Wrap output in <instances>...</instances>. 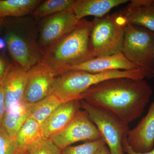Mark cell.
Instances as JSON below:
<instances>
[{
    "label": "cell",
    "mask_w": 154,
    "mask_h": 154,
    "mask_svg": "<svg viewBox=\"0 0 154 154\" xmlns=\"http://www.w3.org/2000/svg\"><path fill=\"white\" fill-rule=\"evenodd\" d=\"M122 147L125 153L127 154H154V147L150 151L143 153H137L134 151L128 143L126 140V137L123 139V141H122Z\"/></svg>",
    "instance_id": "cell-27"
},
{
    "label": "cell",
    "mask_w": 154,
    "mask_h": 154,
    "mask_svg": "<svg viewBox=\"0 0 154 154\" xmlns=\"http://www.w3.org/2000/svg\"><path fill=\"white\" fill-rule=\"evenodd\" d=\"M28 79V71L14 62L9 65L1 85L5 99L6 110L23 103V96Z\"/></svg>",
    "instance_id": "cell-11"
},
{
    "label": "cell",
    "mask_w": 154,
    "mask_h": 154,
    "mask_svg": "<svg viewBox=\"0 0 154 154\" xmlns=\"http://www.w3.org/2000/svg\"><path fill=\"white\" fill-rule=\"evenodd\" d=\"M94 154H111L107 146L104 145L100 148Z\"/></svg>",
    "instance_id": "cell-29"
},
{
    "label": "cell",
    "mask_w": 154,
    "mask_h": 154,
    "mask_svg": "<svg viewBox=\"0 0 154 154\" xmlns=\"http://www.w3.org/2000/svg\"><path fill=\"white\" fill-rule=\"evenodd\" d=\"M62 102L55 96L51 94L39 102L28 105L30 117L42 125L48 117Z\"/></svg>",
    "instance_id": "cell-20"
},
{
    "label": "cell",
    "mask_w": 154,
    "mask_h": 154,
    "mask_svg": "<svg viewBox=\"0 0 154 154\" xmlns=\"http://www.w3.org/2000/svg\"><path fill=\"white\" fill-rule=\"evenodd\" d=\"M13 18L4 22L7 48L14 62L28 71L42 60L36 23L27 16Z\"/></svg>",
    "instance_id": "cell-3"
},
{
    "label": "cell",
    "mask_w": 154,
    "mask_h": 154,
    "mask_svg": "<svg viewBox=\"0 0 154 154\" xmlns=\"http://www.w3.org/2000/svg\"><path fill=\"white\" fill-rule=\"evenodd\" d=\"M80 99L62 102L42 125L45 138L61 130L81 110Z\"/></svg>",
    "instance_id": "cell-14"
},
{
    "label": "cell",
    "mask_w": 154,
    "mask_h": 154,
    "mask_svg": "<svg viewBox=\"0 0 154 154\" xmlns=\"http://www.w3.org/2000/svg\"><path fill=\"white\" fill-rule=\"evenodd\" d=\"M106 144L101 138L96 140L88 141L77 146H69L61 149L60 154H94L101 147Z\"/></svg>",
    "instance_id": "cell-23"
},
{
    "label": "cell",
    "mask_w": 154,
    "mask_h": 154,
    "mask_svg": "<svg viewBox=\"0 0 154 154\" xmlns=\"http://www.w3.org/2000/svg\"><path fill=\"white\" fill-rule=\"evenodd\" d=\"M92 21H79L70 33L42 53V60L54 75L93 58L90 48Z\"/></svg>",
    "instance_id": "cell-2"
},
{
    "label": "cell",
    "mask_w": 154,
    "mask_h": 154,
    "mask_svg": "<svg viewBox=\"0 0 154 154\" xmlns=\"http://www.w3.org/2000/svg\"></svg>",
    "instance_id": "cell-31"
},
{
    "label": "cell",
    "mask_w": 154,
    "mask_h": 154,
    "mask_svg": "<svg viewBox=\"0 0 154 154\" xmlns=\"http://www.w3.org/2000/svg\"><path fill=\"white\" fill-rule=\"evenodd\" d=\"M40 0H0V18L30 15L42 2Z\"/></svg>",
    "instance_id": "cell-18"
},
{
    "label": "cell",
    "mask_w": 154,
    "mask_h": 154,
    "mask_svg": "<svg viewBox=\"0 0 154 154\" xmlns=\"http://www.w3.org/2000/svg\"><path fill=\"white\" fill-rule=\"evenodd\" d=\"M49 138L62 149L78 142L91 141L102 137L88 113L81 110L67 125Z\"/></svg>",
    "instance_id": "cell-9"
},
{
    "label": "cell",
    "mask_w": 154,
    "mask_h": 154,
    "mask_svg": "<svg viewBox=\"0 0 154 154\" xmlns=\"http://www.w3.org/2000/svg\"><path fill=\"white\" fill-rule=\"evenodd\" d=\"M90 48L94 57L122 53L127 22L119 12L92 21Z\"/></svg>",
    "instance_id": "cell-5"
},
{
    "label": "cell",
    "mask_w": 154,
    "mask_h": 154,
    "mask_svg": "<svg viewBox=\"0 0 154 154\" xmlns=\"http://www.w3.org/2000/svg\"><path fill=\"white\" fill-rule=\"evenodd\" d=\"M10 64L5 56L0 53V85L5 78Z\"/></svg>",
    "instance_id": "cell-25"
},
{
    "label": "cell",
    "mask_w": 154,
    "mask_h": 154,
    "mask_svg": "<svg viewBox=\"0 0 154 154\" xmlns=\"http://www.w3.org/2000/svg\"><path fill=\"white\" fill-rule=\"evenodd\" d=\"M154 32L127 23L125 30L122 53L142 69L146 78L154 77Z\"/></svg>",
    "instance_id": "cell-6"
},
{
    "label": "cell",
    "mask_w": 154,
    "mask_h": 154,
    "mask_svg": "<svg viewBox=\"0 0 154 154\" xmlns=\"http://www.w3.org/2000/svg\"><path fill=\"white\" fill-rule=\"evenodd\" d=\"M152 94L144 79L116 78L92 86L81 99L107 109L129 125L142 115Z\"/></svg>",
    "instance_id": "cell-1"
},
{
    "label": "cell",
    "mask_w": 154,
    "mask_h": 154,
    "mask_svg": "<svg viewBox=\"0 0 154 154\" xmlns=\"http://www.w3.org/2000/svg\"><path fill=\"white\" fill-rule=\"evenodd\" d=\"M126 140L131 148L143 153L154 147V99L148 113L136 126L128 130Z\"/></svg>",
    "instance_id": "cell-12"
},
{
    "label": "cell",
    "mask_w": 154,
    "mask_h": 154,
    "mask_svg": "<svg viewBox=\"0 0 154 154\" xmlns=\"http://www.w3.org/2000/svg\"><path fill=\"white\" fill-rule=\"evenodd\" d=\"M60 151L50 138H44L28 148L27 154H60Z\"/></svg>",
    "instance_id": "cell-24"
},
{
    "label": "cell",
    "mask_w": 154,
    "mask_h": 154,
    "mask_svg": "<svg viewBox=\"0 0 154 154\" xmlns=\"http://www.w3.org/2000/svg\"><path fill=\"white\" fill-rule=\"evenodd\" d=\"M120 78L143 80L146 78V75L142 69L99 73L69 71L55 77L52 94L57 96L62 102L81 99L82 94L92 86L106 80Z\"/></svg>",
    "instance_id": "cell-4"
},
{
    "label": "cell",
    "mask_w": 154,
    "mask_h": 154,
    "mask_svg": "<svg viewBox=\"0 0 154 154\" xmlns=\"http://www.w3.org/2000/svg\"><path fill=\"white\" fill-rule=\"evenodd\" d=\"M81 108L85 110L91 121L97 127L111 154H125L122 141L129 130L114 113L107 109L80 99Z\"/></svg>",
    "instance_id": "cell-7"
},
{
    "label": "cell",
    "mask_w": 154,
    "mask_h": 154,
    "mask_svg": "<svg viewBox=\"0 0 154 154\" xmlns=\"http://www.w3.org/2000/svg\"><path fill=\"white\" fill-rule=\"evenodd\" d=\"M75 0H47L34 9L30 15L36 19H42L71 8Z\"/></svg>",
    "instance_id": "cell-21"
},
{
    "label": "cell",
    "mask_w": 154,
    "mask_h": 154,
    "mask_svg": "<svg viewBox=\"0 0 154 154\" xmlns=\"http://www.w3.org/2000/svg\"><path fill=\"white\" fill-rule=\"evenodd\" d=\"M55 78L43 61L31 68L28 71L23 103L33 105L51 95Z\"/></svg>",
    "instance_id": "cell-10"
},
{
    "label": "cell",
    "mask_w": 154,
    "mask_h": 154,
    "mask_svg": "<svg viewBox=\"0 0 154 154\" xmlns=\"http://www.w3.org/2000/svg\"><path fill=\"white\" fill-rule=\"evenodd\" d=\"M44 138L41 125L29 117L21 127L15 139L19 146L28 149Z\"/></svg>",
    "instance_id": "cell-19"
},
{
    "label": "cell",
    "mask_w": 154,
    "mask_h": 154,
    "mask_svg": "<svg viewBox=\"0 0 154 154\" xmlns=\"http://www.w3.org/2000/svg\"><path fill=\"white\" fill-rule=\"evenodd\" d=\"M129 2L128 0H75L72 8L77 19L79 21L88 16L102 18L113 8Z\"/></svg>",
    "instance_id": "cell-16"
},
{
    "label": "cell",
    "mask_w": 154,
    "mask_h": 154,
    "mask_svg": "<svg viewBox=\"0 0 154 154\" xmlns=\"http://www.w3.org/2000/svg\"><path fill=\"white\" fill-rule=\"evenodd\" d=\"M127 23L154 32V0H132L119 11Z\"/></svg>",
    "instance_id": "cell-15"
},
{
    "label": "cell",
    "mask_w": 154,
    "mask_h": 154,
    "mask_svg": "<svg viewBox=\"0 0 154 154\" xmlns=\"http://www.w3.org/2000/svg\"><path fill=\"white\" fill-rule=\"evenodd\" d=\"M28 150L19 146L0 125V154H27Z\"/></svg>",
    "instance_id": "cell-22"
},
{
    "label": "cell",
    "mask_w": 154,
    "mask_h": 154,
    "mask_svg": "<svg viewBox=\"0 0 154 154\" xmlns=\"http://www.w3.org/2000/svg\"><path fill=\"white\" fill-rule=\"evenodd\" d=\"M79 22L72 7L42 19L38 31L42 53L70 33Z\"/></svg>",
    "instance_id": "cell-8"
},
{
    "label": "cell",
    "mask_w": 154,
    "mask_h": 154,
    "mask_svg": "<svg viewBox=\"0 0 154 154\" xmlns=\"http://www.w3.org/2000/svg\"><path fill=\"white\" fill-rule=\"evenodd\" d=\"M6 105L5 94L2 85H0V125L5 113Z\"/></svg>",
    "instance_id": "cell-26"
},
{
    "label": "cell",
    "mask_w": 154,
    "mask_h": 154,
    "mask_svg": "<svg viewBox=\"0 0 154 154\" xmlns=\"http://www.w3.org/2000/svg\"><path fill=\"white\" fill-rule=\"evenodd\" d=\"M5 19V18H0V29L2 28V26L4 25Z\"/></svg>",
    "instance_id": "cell-30"
},
{
    "label": "cell",
    "mask_w": 154,
    "mask_h": 154,
    "mask_svg": "<svg viewBox=\"0 0 154 154\" xmlns=\"http://www.w3.org/2000/svg\"><path fill=\"white\" fill-rule=\"evenodd\" d=\"M30 117L28 105L21 103L6 111L1 125L11 137L15 139L21 127Z\"/></svg>",
    "instance_id": "cell-17"
},
{
    "label": "cell",
    "mask_w": 154,
    "mask_h": 154,
    "mask_svg": "<svg viewBox=\"0 0 154 154\" xmlns=\"http://www.w3.org/2000/svg\"><path fill=\"white\" fill-rule=\"evenodd\" d=\"M140 68L130 61L122 53L93 58L69 68V71L99 73L113 70L132 71Z\"/></svg>",
    "instance_id": "cell-13"
},
{
    "label": "cell",
    "mask_w": 154,
    "mask_h": 154,
    "mask_svg": "<svg viewBox=\"0 0 154 154\" xmlns=\"http://www.w3.org/2000/svg\"><path fill=\"white\" fill-rule=\"evenodd\" d=\"M7 48V43L5 38L0 37V53L5 56Z\"/></svg>",
    "instance_id": "cell-28"
}]
</instances>
